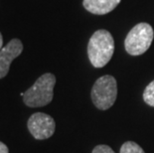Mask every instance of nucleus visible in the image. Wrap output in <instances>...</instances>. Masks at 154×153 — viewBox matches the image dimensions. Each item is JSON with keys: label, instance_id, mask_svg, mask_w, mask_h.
I'll return each mask as SVG.
<instances>
[{"label": "nucleus", "instance_id": "obj_1", "mask_svg": "<svg viewBox=\"0 0 154 153\" xmlns=\"http://www.w3.org/2000/svg\"><path fill=\"white\" fill-rule=\"evenodd\" d=\"M114 53V40L109 31L100 29L91 37L88 56L94 68H103L110 61Z\"/></svg>", "mask_w": 154, "mask_h": 153}, {"label": "nucleus", "instance_id": "obj_2", "mask_svg": "<svg viewBox=\"0 0 154 153\" xmlns=\"http://www.w3.org/2000/svg\"><path fill=\"white\" fill-rule=\"evenodd\" d=\"M56 77L51 73H46L36 81L23 96V102L29 107H41L49 105L54 96Z\"/></svg>", "mask_w": 154, "mask_h": 153}, {"label": "nucleus", "instance_id": "obj_3", "mask_svg": "<svg viewBox=\"0 0 154 153\" xmlns=\"http://www.w3.org/2000/svg\"><path fill=\"white\" fill-rule=\"evenodd\" d=\"M154 37V31L148 23H139L128 32L124 47L131 56H139L144 54L151 46Z\"/></svg>", "mask_w": 154, "mask_h": 153}, {"label": "nucleus", "instance_id": "obj_4", "mask_svg": "<svg viewBox=\"0 0 154 153\" xmlns=\"http://www.w3.org/2000/svg\"><path fill=\"white\" fill-rule=\"evenodd\" d=\"M91 99L97 109L106 110L113 106L117 96L116 80L112 76H103L97 79L91 90Z\"/></svg>", "mask_w": 154, "mask_h": 153}, {"label": "nucleus", "instance_id": "obj_5", "mask_svg": "<svg viewBox=\"0 0 154 153\" xmlns=\"http://www.w3.org/2000/svg\"><path fill=\"white\" fill-rule=\"evenodd\" d=\"M28 129L34 138L43 140L54 134L56 123L51 115L44 112H36L28 119Z\"/></svg>", "mask_w": 154, "mask_h": 153}, {"label": "nucleus", "instance_id": "obj_6", "mask_svg": "<svg viewBox=\"0 0 154 153\" xmlns=\"http://www.w3.org/2000/svg\"><path fill=\"white\" fill-rule=\"evenodd\" d=\"M22 51L23 44L19 39H12L0 50V79L7 76L11 63L13 60L20 56Z\"/></svg>", "mask_w": 154, "mask_h": 153}, {"label": "nucleus", "instance_id": "obj_7", "mask_svg": "<svg viewBox=\"0 0 154 153\" xmlns=\"http://www.w3.org/2000/svg\"><path fill=\"white\" fill-rule=\"evenodd\" d=\"M120 0H84V7L94 15H104L113 10Z\"/></svg>", "mask_w": 154, "mask_h": 153}, {"label": "nucleus", "instance_id": "obj_8", "mask_svg": "<svg viewBox=\"0 0 154 153\" xmlns=\"http://www.w3.org/2000/svg\"><path fill=\"white\" fill-rule=\"evenodd\" d=\"M120 153H145L143 149L133 141L124 142L120 147Z\"/></svg>", "mask_w": 154, "mask_h": 153}, {"label": "nucleus", "instance_id": "obj_9", "mask_svg": "<svg viewBox=\"0 0 154 153\" xmlns=\"http://www.w3.org/2000/svg\"><path fill=\"white\" fill-rule=\"evenodd\" d=\"M143 99L146 103V105L154 106V81H152L145 87L143 92Z\"/></svg>", "mask_w": 154, "mask_h": 153}, {"label": "nucleus", "instance_id": "obj_10", "mask_svg": "<svg viewBox=\"0 0 154 153\" xmlns=\"http://www.w3.org/2000/svg\"><path fill=\"white\" fill-rule=\"evenodd\" d=\"M93 153H116L112 149H111L109 146L101 144V145H97L94 148Z\"/></svg>", "mask_w": 154, "mask_h": 153}, {"label": "nucleus", "instance_id": "obj_11", "mask_svg": "<svg viewBox=\"0 0 154 153\" xmlns=\"http://www.w3.org/2000/svg\"><path fill=\"white\" fill-rule=\"evenodd\" d=\"M8 152H9L8 147L3 142L0 141V153H8Z\"/></svg>", "mask_w": 154, "mask_h": 153}, {"label": "nucleus", "instance_id": "obj_12", "mask_svg": "<svg viewBox=\"0 0 154 153\" xmlns=\"http://www.w3.org/2000/svg\"><path fill=\"white\" fill-rule=\"evenodd\" d=\"M2 45H3V37H2V34L0 33V50L2 49Z\"/></svg>", "mask_w": 154, "mask_h": 153}]
</instances>
